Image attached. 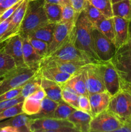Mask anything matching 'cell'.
<instances>
[{
	"mask_svg": "<svg viewBox=\"0 0 131 132\" xmlns=\"http://www.w3.org/2000/svg\"><path fill=\"white\" fill-rule=\"evenodd\" d=\"M24 99H25V98L21 95L17 97L10 99V100L1 101H0V112L3 111L4 110L6 109V108H9V107L15 105L18 103H22V102L24 101Z\"/></svg>",
	"mask_w": 131,
	"mask_h": 132,
	"instance_id": "60d3db41",
	"label": "cell"
},
{
	"mask_svg": "<svg viewBox=\"0 0 131 132\" xmlns=\"http://www.w3.org/2000/svg\"><path fill=\"white\" fill-rule=\"evenodd\" d=\"M89 64L84 61H51L46 63L44 67H56L60 70L68 73L71 76L77 74L82 70L86 64Z\"/></svg>",
	"mask_w": 131,
	"mask_h": 132,
	"instance_id": "ffe728a7",
	"label": "cell"
},
{
	"mask_svg": "<svg viewBox=\"0 0 131 132\" xmlns=\"http://www.w3.org/2000/svg\"><path fill=\"white\" fill-rule=\"evenodd\" d=\"M62 99L63 101L66 102L75 108L76 109L79 110L78 107V95L73 92L70 91L65 88H62Z\"/></svg>",
	"mask_w": 131,
	"mask_h": 132,
	"instance_id": "74e56055",
	"label": "cell"
},
{
	"mask_svg": "<svg viewBox=\"0 0 131 132\" xmlns=\"http://www.w3.org/2000/svg\"><path fill=\"white\" fill-rule=\"evenodd\" d=\"M108 110L122 122L131 118V93L123 89L111 96Z\"/></svg>",
	"mask_w": 131,
	"mask_h": 132,
	"instance_id": "52a82bcc",
	"label": "cell"
},
{
	"mask_svg": "<svg viewBox=\"0 0 131 132\" xmlns=\"http://www.w3.org/2000/svg\"><path fill=\"white\" fill-rule=\"evenodd\" d=\"M23 60L26 67L39 70L43 58L35 50L28 37H23Z\"/></svg>",
	"mask_w": 131,
	"mask_h": 132,
	"instance_id": "2e32d148",
	"label": "cell"
},
{
	"mask_svg": "<svg viewBox=\"0 0 131 132\" xmlns=\"http://www.w3.org/2000/svg\"><path fill=\"white\" fill-rule=\"evenodd\" d=\"M35 1V0H29V1Z\"/></svg>",
	"mask_w": 131,
	"mask_h": 132,
	"instance_id": "11a10c76",
	"label": "cell"
},
{
	"mask_svg": "<svg viewBox=\"0 0 131 132\" xmlns=\"http://www.w3.org/2000/svg\"><path fill=\"white\" fill-rule=\"evenodd\" d=\"M41 79H42V77L40 75L39 72H38L33 77H31L28 81H27L22 86L21 95L24 98H26L27 97L30 96L36 91H37L39 89L41 88Z\"/></svg>",
	"mask_w": 131,
	"mask_h": 132,
	"instance_id": "83f0119b",
	"label": "cell"
},
{
	"mask_svg": "<svg viewBox=\"0 0 131 132\" xmlns=\"http://www.w3.org/2000/svg\"><path fill=\"white\" fill-rule=\"evenodd\" d=\"M28 126L31 132H78L68 119L53 117L31 119Z\"/></svg>",
	"mask_w": 131,
	"mask_h": 132,
	"instance_id": "5b68a950",
	"label": "cell"
},
{
	"mask_svg": "<svg viewBox=\"0 0 131 132\" xmlns=\"http://www.w3.org/2000/svg\"><path fill=\"white\" fill-rule=\"evenodd\" d=\"M12 19V15L8 18V19H5V20L3 21L2 22L0 23V39L3 36V35L5 34L6 32L8 29V27L9 24H10V22Z\"/></svg>",
	"mask_w": 131,
	"mask_h": 132,
	"instance_id": "f6af8a7d",
	"label": "cell"
},
{
	"mask_svg": "<svg viewBox=\"0 0 131 132\" xmlns=\"http://www.w3.org/2000/svg\"><path fill=\"white\" fill-rule=\"evenodd\" d=\"M22 86L21 87L11 89L8 91L5 92L3 94L0 95V101L5 100H10L17 97L21 94Z\"/></svg>",
	"mask_w": 131,
	"mask_h": 132,
	"instance_id": "ab89813d",
	"label": "cell"
},
{
	"mask_svg": "<svg viewBox=\"0 0 131 132\" xmlns=\"http://www.w3.org/2000/svg\"><path fill=\"white\" fill-rule=\"evenodd\" d=\"M3 50L14 59L17 67H26L23 60V37L20 35H15L8 39Z\"/></svg>",
	"mask_w": 131,
	"mask_h": 132,
	"instance_id": "5bb4252c",
	"label": "cell"
},
{
	"mask_svg": "<svg viewBox=\"0 0 131 132\" xmlns=\"http://www.w3.org/2000/svg\"><path fill=\"white\" fill-rule=\"evenodd\" d=\"M17 67L14 59L6 54L3 48L0 50V77H3L6 73Z\"/></svg>",
	"mask_w": 131,
	"mask_h": 132,
	"instance_id": "4dcf8cb0",
	"label": "cell"
},
{
	"mask_svg": "<svg viewBox=\"0 0 131 132\" xmlns=\"http://www.w3.org/2000/svg\"><path fill=\"white\" fill-rule=\"evenodd\" d=\"M45 2L59 4V5H62V6L64 5H67V4H70L69 0H45Z\"/></svg>",
	"mask_w": 131,
	"mask_h": 132,
	"instance_id": "7dc6e473",
	"label": "cell"
},
{
	"mask_svg": "<svg viewBox=\"0 0 131 132\" xmlns=\"http://www.w3.org/2000/svg\"><path fill=\"white\" fill-rule=\"evenodd\" d=\"M88 95L106 91L98 63H89L83 68Z\"/></svg>",
	"mask_w": 131,
	"mask_h": 132,
	"instance_id": "30bf717a",
	"label": "cell"
},
{
	"mask_svg": "<svg viewBox=\"0 0 131 132\" xmlns=\"http://www.w3.org/2000/svg\"><path fill=\"white\" fill-rule=\"evenodd\" d=\"M112 11L113 16L131 21V0H122L112 4Z\"/></svg>",
	"mask_w": 131,
	"mask_h": 132,
	"instance_id": "4316f807",
	"label": "cell"
},
{
	"mask_svg": "<svg viewBox=\"0 0 131 132\" xmlns=\"http://www.w3.org/2000/svg\"><path fill=\"white\" fill-rule=\"evenodd\" d=\"M116 132H131V122L129 121H123L121 126Z\"/></svg>",
	"mask_w": 131,
	"mask_h": 132,
	"instance_id": "bcb514c9",
	"label": "cell"
},
{
	"mask_svg": "<svg viewBox=\"0 0 131 132\" xmlns=\"http://www.w3.org/2000/svg\"><path fill=\"white\" fill-rule=\"evenodd\" d=\"M28 3L29 0H23L19 7L12 15V19L8 27L7 31L0 39V42L6 41L15 35L19 34L21 26L27 10Z\"/></svg>",
	"mask_w": 131,
	"mask_h": 132,
	"instance_id": "4fadbf2b",
	"label": "cell"
},
{
	"mask_svg": "<svg viewBox=\"0 0 131 132\" xmlns=\"http://www.w3.org/2000/svg\"><path fill=\"white\" fill-rule=\"evenodd\" d=\"M23 102L18 103V104L9 107L0 112V121L11 118V117L17 116L20 113H24L23 110Z\"/></svg>",
	"mask_w": 131,
	"mask_h": 132,
	"instance_id": "d590c367",
	"label": "cell"
},
{
	"mask_svg": "<svg viewBox=\"0 0 131 132\" xmlns=\"http://www.w3.org/2000/svg\"><path fill=\"white\" fill-rule=\"evenodd\" d=\"M111 95L107 91L95 93L89 95L92 117L108 109Z\"/></svg>",
	"mask_w": 131,
	"mask_h": 132,
	"instance_id": "ac0fdd59",
	"label": "cell"
},
{
	"mask_svg": "<svg viewBox=\"0 0 131 132\" xmlns=\"http://www.w3.org/2000/svg\"><path fill=\"white\" fill-rule=\"evenodd\" d=\"M3 78V77H0V82H1V81H2Z\"/></svg>",
	"mask_w": 131,
	"mask_h": 132,
	"instance_id": "816d5d0a",
	"label": "cell"
},
{
	"mask_svg": "<svg viewBox=\"0 0 131 132\" xmlns=\"http://www.w3.org/2000/svg\"><path fill=\"white\" fill-rule=\"evenodd\" d=\"M22 1H23V0H20V1H18L17 3L14 4V5H13V6H12L11 7H10L9 9H8L7 10L4 11L3 12L2 15H1V18H0V23L2 22L3 21L5 20V19L10 18V17L15 12V11L17 10V9L19 7V6L21 5Z\"/></svg>",
	"mask_w": 131,
	"mask_h": 132,
	"instance_id": "b9f144b4",
	"label": "cell"
},
{
	"mask_svg": "<svg viewBox=\"0 0 131 132\" xmlns=\"http://www.w3.org/2000/svg\"><path fill=\"white\" fill-rule=\"evenodd\" d=\"M41 86L46 94V96L59 103L62 99L61 86L57 82L42 77Z\"/></svg>",
	"mask_w": 131,
	"mask_h": 132,
	"instance_id": "cb8c5ba5",
	"label": "cell"
},
{
	"mask_svg": "<svg viewBox=\"0 0 131 132\" xmlns=\"http://www.w3.org/2000/svg\"><path fill=\"white\" fill-rule=\"evenodd\" d=\"M121 89H123L131 93V82L121 84Z\"/></svg>",
	"mask_w": 131,
	"mask_h": 132,
	"instance_id": "c3c4849f",
	"label": "cell"
},
{
	"mask_svg": "<svg viewBox=\"0 0 131 132\" xmlns=\"http://www.w3.org/2000/svg\"><path fill=\"white\" fill-rule=\"evenodd\" d=\"M129 121L130 122H131V118H130V120H128V121Z\"/></svg>",
	"mask_w": 131,
	"mask_h": 132,
	"instance_id": "db71d44e",
	"label": "cell"
},
{
	"mask_svg": "<svg viewBox=\"0 0 131 132\" xmlns=\"http://www.w3.org/2000/svg\"><path fill=\"white\" fill-rule=\"evenodd\" d=\"M78 107L79 110H83L91 114V104H90L89 95H78ZM92 116V115H91Z\"/></svg>",
	"mask_w": 131,
	"mask_h": 132,
	"instance_id": "f35d334b",
	"label": "cell"
},
{
	"mask_svg": "<svg viewBox=\"0 0 131 132\" xmlns=\"http://www.w3.org/2000/svg\"><path fill=\"white\" fill-rule=\"evenodd\" d=\"M93 26L96 27L98 30H100L101 33L104 34L114 44V22H113V18L105 17Z\"/></svg>",
	"mask_w": 131,
	"mask_h": 132,
	"instance_id": "f546056e",
	"label": "cell"
},
{
	"mask_svg": "<svg viewBox=\"0 0 131 132\" xmlns=\"http://www.w3.org/2000/svg\"><path fill=\"white\" fill-rule=\"evenodd\" d=\"M116 70L121 84L131 82V29L127 42L117 49L110 61Z\"/></svg>",
	"mask_w": 131,
	"mask_h": 132,
	"instance_id": "277c9868",
	"label": "cell"
},
{
	"mask_svg": "<svg viewBox=\"0 0 131 132\" xmlns=\"http://www.w3.org/2000/svg\"><path fill=\"white\" fill-rule=\"evenodd\" d=\"M20 0H0V12H3Z\"/></svg>",
	"mask_w": 131,
	"mask_h": 132,
	"instance_id": "ee69618b",
	"label": "cell"
},
{
	"mask_svg": "<svg viewBox=\"0 0 131 132\" xmlns=\"http://www.w3.org/2000/svg\"><path fill=\"white\" fill-rule=\"evenodd\" d=\"M42 77L54 81L62 85L68 81L73 76L60 70L56 67H44L39 70Z\"/></svg>",
	"mask_w": 131,
	"mask_h": 132,
	"instance_id": "7402d4cb",
	"label": "cell"
},
{
	"mask_svg": "<svg viewBox=\"0 0 131 132\" xmlns=\"http://www.w3.org/2000/svg\"><path fill=\"white\" fill-rule=\"evenodd\" d=\"M80 14H78L73 9L70 4H67L62 6V23L77 22V19Z\"/></svg>",
	"mask_w": 131,
	"mask_h": 132,
	"instance_id": "e575fe53",
	"label": "cell"
},
{
	"mask_svg": "<svg viewBox=\"0 0 131 132\" xmlns=\"http://www.w3.org/2000/svg\"><path fill=\"white\" fill-rule=\"evenodd\" d=\"M70 4L75 12L78 14H80L83 11L87 3V0H69Z\"/></svg>",
	"mask_w": 131,
	"mask_h": 132,
	"instance_id": "7bdbcfd3",
	"label": "cell"
},
{
	"mask_svg": "<svg viewBox=\"0 0 131 132\" xmlns=\"http://www.w3.org/2000/svg\"><path fill=\"white\" fill-rule=\"evenodd\" d=\"M6 41H2V42H0V50H1V49L3 48V47L5 46V43H6Z\"/></svg>",
	"mask_w": 131,
	"mask_h": 132,
	"instance_id": "681fc988",
	"label": "cell"
},
{
	"mask_svg": "<svg viewBox=\"0 0 131 132\" xmlns=\"http://www.w3.org/2000/svg\"><path fill=\"white\" fill-rule=\"evenodd\" d=\"M55 25L56 23L48 22L30 32L27 37L37 39L47 43L49 45L52 40Z\"/></svg>",
	"mask_w": 131,
	"mask_h": 132,
	"instance_id": "d4e9b609",
	"label": "cell"
},
{
	"mask_svg": "<svg viewBox=\"0 0 131 132\" xmlns=\"http://www.w3.org/2000/svg\"><path fill=\"white\" fill-rule=\"evenodd\" d=\"M122 121L108 110L92 117L89 132H116L121 126Z\"/></svg>",
	"mask_w": 131,
	"mask_h": 132,
	"instance_id": "ba28073f",
	"label": "cell"
},
{
	"mask_svg": "<svg viewBox=\"0 0 131 132\" xmlns=\"http://www.w3.org/2000/svg\"><path fill=\"white\" fill-rule=\"evenodd\" d=\"M94 6L97 8L107 18H113L112 3L110 0H87Z\"/></svg>",
	"mask_w": 131,
	"mask_h": 132,
	"instance_id": "836d02e7",
	"label": "cell"
},
{
	"mask_svg": "<svg viewBox=\"0 0 131 132\" xmlns=\"http://www.w3.org/2000/svg\"><path fill=\"white\" fill-rule=\"evenodd\" d=\"M114 30V45L118 49L127 41L130 32V21L113 16Z\"/></svg>",
	"mask_w": 131,
	"mask_h": 132,
	"instance_id": "9a60e30c",
	"label": "cell"
},
{
	"mask_svg": "<svg viewBox=\"0 0 131 132\" xmlns=\"http://www.w3.org/2000/svg\"><path fill=\"white\" fill-rule=\"evenodd\" d=\"M76 110L77 109L75 108L64 101L62 100L58 103V105L54 112L53 118L59 119H68L70 115Z\"/></svg>",
	"mask_w": 131,
	"mask_h": 132,
	"instance_id": "1f68e13d",
	"label": "cell"
},
{
	"mask_svg": "<svg viewBox=\"0 0 131 132\" xmlns=\"http://www.w3.org/2000/svg\"><path fill=\"white\" fill-rule=\"evenodd\" d=\"M2 14H3L2 12H0V18H1V15H2Z\"/></svg>",
	"mask_w": 131,
	"mask_h": 132,
	"instance_id": "f5cc1de1",
	"label": "cell"
},
{
	"mask_svg": "<svg viewBox=\"0 0 131 132\" xmlns=\"http://www.w3.org/2000/svg\"><path fill=\"white\" fill-rule=\"evenodd\" d=\"M44 10L49 22L58 23L61 21L62 5L53 3L45 2Z\"/></svg>",
	"mask_w": 131,
	"mask_h": 132,
	"instance_id": "f1b7e54d",
	"label": "cell"
},
{
	"mask_svg": "<svg viewBox=\"0 0 131 132\" xmlns=\"http://www.w3.org/2000/svg\"><path fill=\"white\" fill-rule=\"evenodd\" d=\"M46 97V94L42 87L30 96L25 98L23 101V112L28 116H33L38 113L41 108L42 101Z\"/></svg>",
	"mask_w": 131,
	"mask_h": 132,
	"instance_id": "e0dca14e",
	"label": "cell"
},
{
	"mask_svg": "<svg viewBox=\"0 0 131 132\" xmlns=\"http://www.w3.org/2000/svg\"><path fill=\"white\" fill-rule=\"evenodd\" d=\"M39 70L27 67H16L10 70L3 76L0 82V95L9 90L23 86Z\"/></svg>",
	"mask_w": 131,
	"mask_h": 132,
	"instance_id": "8992f818",
	"label": "cell"
},
{
	"mask_svg": "<svg viewBox=\"0 0 131 132\" xmlns=\"http://www.w3.org/2000/svg\"><path fill=\"white\" fill-rule=\"evenodd\" d=\"M92 37L95 52L100 61L101 62L110 61L116 52L114 43L94 26Z\"/></svg>",
	"mask_w": 131,
	"mask_h": 132,
	"instance_id": "9c48e42d",
	"label": "cell"
},
{
	"mask_svg": "<svg viewBox=\"0 0 131 132\" xmlns=\"http://www.w3.org/2000/svg\"><path fill=\"white\" fill-rule=\"evenodd\" d=\"M58 105V102L45 97L42 101L39 112L33 116H30L31 119L53 117L54 112Z\"/></svg>",
	"mask_w": 131,
	"mask_h": 132,
	"instance_id": "484cf974",
	"label": "cell"
},
{
	"mask_svg": "<svg viewBox=\"0 0 131 132\" xmlns=\"http://www.w3.org/2000/svg\"><path fill=\"white\" fill-rule=\"evenodd\" d=\"M44 3L45 0L29 1L19 31L22 37H27L32 31L49 22L45 12Z\"/></svg>",
	"mask_w": 131,
	"mask_h": 132,
	"instance_id": "7a4b0ae2",
	"label": "cell"
},
{
	"mask_svg": "<svg viewBox=\"0 0 131 132\" xmlns=\"http://www.w3.org/2000/svg\"><path fill=\"white\" fill-rule=\"evenodd\" d=\"M92 28L93 24L89 20L84 11L82 12L76 23L75 46L86 54L92 63H102L95 52Z\"/></svg>",
	"mask_w": 131,
	"mask_h": 132,
	"instance_id": "6da1fadb",
	"label": "cell"
},
{
	"mask_svg": "<svg viewBox=\"0 0 131 132\" xmlns=\"http://www.w3.org/2000/svg\"><path fill=\"white\" fill-rule=\"evenodd\" d=\"M91 119V113L77 109L70 115L68 119L73 123L78 132H89Z\"/></svg>",
	"mask_w": 131,
	"mask_h": 132,
	"instance_id": "44dd1931",
	"label": "cell"
},
{
	"mask_svg": "<svg viewBox=\"0 0 131 132\" xmlns=\"http://www.w3.org/2000/svg\"><path fill=\"white\" fill-rule=\"evenodd\" d=\"M106 91L111 96L121 90V82L116 70L110 61L98 63Z\"/></svg>",
	"mask_w": 131,
	"mask_h": 132,
	"instance_id": "8fae6325",
	"label": "cell"
},
{
	"mask_svg": "<svg viewBox=\"0 0 131 132\" xmlns=\"http://www.w3.org/2000/svg\"><path fill=\"white\" fill-rule=\"evenodd\" d=\"M83 11L86 13L89 20L91 22L93 25L96 24L99 21L105 17L99 9L94 6L87 0Z\"/></svg>",
	"mask_w": 131,
	"mask_h": 132,
	"instance_id": "d6a6232c",
	"label": "cell"
},
{
	"mask_svg": "<svg viewBox=\"0 0 131 132\" xmlns=\"http://www.w3.org/2000/svg\"><path fill=\"white\" fill-rule=\"evenodd\" d=\"M76 23L77 22H60L56 23L52 40L49 44L48 55L55 51L69 39L71 35L75 30Z\"/></svg>",
	"mask_w": 131,
	"mask_h": 132,
	"instance_id": "7c38bea8",
	"label": "cell"
},
{
	"mask_svg": "<svg viewBox=\"0 0 131 132\" xmlns=\"http://www.w3.org/2000/svg\"><path fill=\"white\" fill-rule=\"evenodd\" d=\"M30 116L24 113H20L16 116L0 121V128L5 126L17 128L19 132H29V122L30 121Z\"/></svg>",
	"mask_w": 131,
	"mask_h": 132,
	"instance_id": "603a6c76",
	"label": "cell"
},
{
	"mask_svg": "<svg viewBox=\"0 0 131 132\" xmlns=\"http://www.w3.org/2000/svg\"><path fill=\"white\" fill-rule=\"evenodd\" d=\"M84 68V67H83ZM72 76L67 82L60 85L62 88H65L80 95H88L86 87L84 69Z\"/></svg>",
	"mask_w": 131,
	"mask_h": 132,
	"instance_id": "d6986e66",
	"label": "cell"
},
{
	"mask_svg": "<svg viewBox=\"0 0 131 132\" xmlns=\"http://www.w3.org/2000/svg\"><path fill=\"white\" fill-rule=\"evenodd\" d=\"M122 1V0H110V2H111L112 4H114L115 3H117L118 2V1Z\"/></svg>",
	"mask_w": 131,
	"mask_h": 132,
	"instance_id": "f907efd6",
	"label": "cell"
},
{
	"mask_svg": "<svg viewBox=\"0 0 131 132\" xmlns=\"http://www.w3.org/2000/svg\"><path fill=\"white\" fill-rule=\"evenodd\" d=\"M30 42L31 45L33 46L37 54L41 55L42 58L46 57L48 54V47L49 45L47 43L44 42L41 40L37 39L32 38V37H28Z\"/></svg>",
	"mask_w": 131,
	"mask_h": 132,
	"instance_id": "8d00e7d4",
	"label": "cell"
},
{
	"mask_svg": "<svg viewBox=\"0 0 131 132\" xmlns=\"http://www.w3.org/2000/svg\"><path fill=\"white\" fill-rule=\"evenodd\" d=\"M75 31L76 28L71 35L69 39L65 43L61 45L53 52L48 54L42 59L40 64V68L51 61H75L92 63L86 54L76 47Z\"/></svg>",
	"mask_w": 131,
	"mask_h": 132,
	"instance_id": "3957f363",
	"label": "cell"
}]
</instances>
